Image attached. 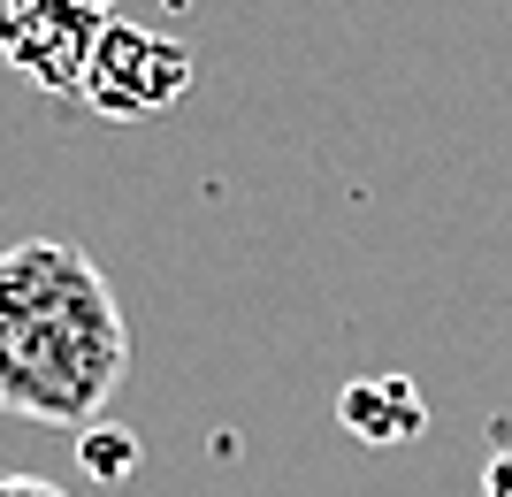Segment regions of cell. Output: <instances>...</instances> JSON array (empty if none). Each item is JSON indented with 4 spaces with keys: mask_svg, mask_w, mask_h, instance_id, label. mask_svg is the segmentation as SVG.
<instances>
[{
    "mask_svg": "<svg viewBox=\"0 0 512 497\" xmlns=\"http://www.w3.org/2000/svg\"><path fill=\"white\" fill-rule=\"evenodd\" d=\"M130 329L92 268L62 238H23L0 253V413L85 429L123 390Z\"/></svg>",
    "mask_w": 512,
    "mask_h": 497,
    "instance_id": "cell-1",
    "label": "cell"
},
{
    "mask_svg": "<svg viewBox=\"0 0 512 497\" xmlns=\"http://www.w3.org/2000/svg\"><path fill=\"white\" fill-rule=\"evenodd\" d=\"M100 23H107V0H0V54L62 92L77 85Z\"/></svg>",
    "mask_w": 512,
    "mask_h": 497,
    "instance_id": "cell-2",
    "label": "cell"
},
{
    "mask_svg": "<svg viewBox=\"0 0 512 497\" xmlns=\"http://www.w3.org/2000/svg\"><path fill=\"white\" fill-rule=\"evenodd\" d=\"M0 497H69V490L46 475H0Z\"/></svg>",
    "mask_w": 512,
    "mask_h": 497,
    "instance_id": "cell-3",
    "label": "cell"
}]
</instances>
